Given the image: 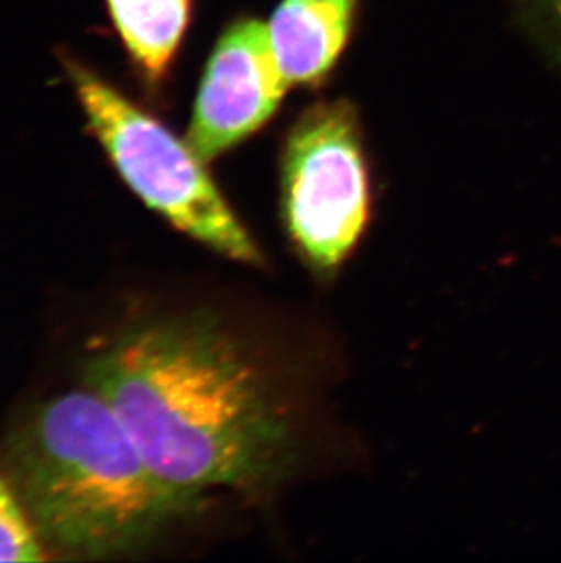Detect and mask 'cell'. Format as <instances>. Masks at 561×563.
Instances as JSON below:
<instances>
[{
  "label": "cell",
  "instance_id": "1",
  "mask_svg": "<svg viewBox=\"0 0 561 563\" xmlns=\"http://www.w3.org/2000/svg\"><path fill=\"white\" fill-rule=\"evenodd\" d=\"M90 382L155 478L191 507L216 487L266 495L290 473V420L238 341L210 319L124 335L91 363Z\"/></svg>",
  "mask_w": 561,
  "mask_h": 563
},
{
  "label": "cell",
  "instance_id": "2",
  "mask_svg": "<svg viewBox=\"0 0 561 563\" xmlns=\"http://www.w3.org/2000/svg\"><path fill=\"white\" fill-rule=\"evenodd\" d=\"M10 460L37 534L75 553L107 556L133 548L191 507L155 478L94 388L44 405Z\"/></svg>",
  "mask_w": 561,
  "mask_h": 563
},
{
  "label": "cell",
  "instance_id": "3",
  "mask_svg": "<svg viewBox=\"0 0 561 563\" xmlns=\"http://www.w3.org/2000/svg\"><path fill=\"white\" fill-rule=\"evenodd\" d=\"M58 63L88 132L146 207L228 260L254 266L265 263L254 238L188 141L177 137L85 59L64 49Z\"/></svg>",
  "mask_w": 561,
  "mask_h": 563
},
{
  "label": "cell",
  "instance_id": "4",
  "mask_svg": "<svg viewBox=\"0 0 561 563\" xmlns=\"http://www.w3.org/2000/svg\"><path fill=\"white\" fill-rule=\"evenodd\" d=\"M280 213L297 254L334 276L371 219V181L358 112L349 101L308 108L280 154Z\"/></svg>",
  "mask_w": 561,
  "mask_h": 563
},
{
  "label": "cell",
  "instance_id": "5",
  "mask_svg": "<svg viewBox=\"0 0 561 563\" xmlns=\"http://www.w3.org/2000/svg\"><path fill=\"white\" fill-rule=\"evenodd\" d=\"M288 88L268 26L250 16L233 21L202 71L188 143L205 163L218 159L274 118Z\"/></svg>",
  "mask_w": 561,
  "mask_h": 563
},
{
  "label": "cell",
  "instance_id": "6",
  "mask_svg": "<svg viewBox=\"0 0 561 563\" xmlns=\"http://www.w3.org/2000/svg\"><path fill=\"white\" fill-rule=\"evenodd\" d=\"M358 0H283L268 33L288 86H316L349 43Z\"/></svg>",
  "mask_w": 561,
  "mask_h": 563
},
{
  "label": "cell",
  "instance_id": "7",
  "mask_svg": "<svg viewBox=\"0 0 561 563\" xmlns=\"http://www.w3.org/2000/svg\"><path fill=\"white\" fill-rule=\"evenodd\" d=\"M128 63L148 96H160L190 27L194 0H105Z\"/></svg>",
  "mask_w": 561,
  "mask_h": 563
},
{
  "label": "cell",
  "instance_id": "8",
  "mask_svg": "<svg viewBox=\"0 0 561 563\" xmlns=\"http://www.w3.org/2000/svg\"><path fill=\"white\" fill-rule=\"evenodd\" d=\"M43 548L26 512L0 479V562H41Z\"/></svg>",
  "mask_w": 561,
  "mask_h": 563
},
{
  "label": "cell",
  "instance_id": "9",
  "mask_svg": "<svg viewBox=\"0 0 561 563\" xmlns=\"http://www.w3.org/2000/svg\"><path fill=\"white\" fill-rule=\"evenodd\" d=\"M536 44L561 71V0H516Z\"/></svg>",
  "mask_w": 561,
  "mask_h": 563
}]
</instances>
